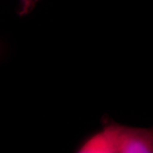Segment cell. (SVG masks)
Returning <instances> with one entry per match:
<instances>
[{"label":"cell","instance_id":"6da1fadb","mask_svg":"<svg viewBox=\"0 0 153 153\" xmlns=\"http://www.w3.org/2000/svg\"><path fill=\"white\" fill-rule=\"evenodd\" d=\"M123 125L107 123L81 144L75 153H118Z\"/></svg>","mask_w":153,"mask_h":153},{"label":"cell","instance_id":"7a4b0ae2","mask_svg":"<svg viewBox=\"0 0 153 153\" xmlns=\"http://www.w3.org/2000/svg\"><path fill=\"white\" fill-rule=\"evenodd\" d=\"M118 153H153L152 130L123 125Z\"/></svg>","mask_w":153,"mask_h":153},{"label":"cell","instance_id":"3957f363","mask_svg":"<svg viewBox=\"0 0 153 153\" xmlns=\"http://www.w3.org/2000/svg\"><path fill=\"white\" fill-rule=\"evenodd\" d=\"M19 14L21 16H27L36 7L40 0H19Z\"/></svg>","mask_w":153,"mask_h":153}]
</instances>
